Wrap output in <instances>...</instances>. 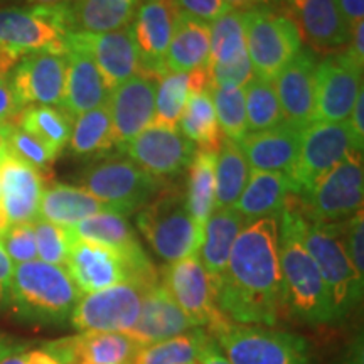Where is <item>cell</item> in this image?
<instances>
[{"label": "cell", "mask_w": 364, "mask_h": 364, "mask_svg": "<svg viewBox=\"0 0 364 364\" xmlns=\"http://www.w3.org/2000/svg\"><path fill=\"white\" fill-rule=\"evenodd\" d=\"M218 152L196 149L188 171L186 204L194 225L204 235V228L215 209V171Z\"/></svg>", "instance_id": "836d02e7"}, {"label": "cell", "mask_w": 364, "mask_h": 364, "mask_svg": "<svg viewBox=\"0 0 364 364\" xmlns=\"http://www.w3.org/2000/svg\"><path fill=\"white\" fill-rule=\"evenodd\" d=\"M118 149L127 154V159L159 179L181 174L196 154V145L179 130L154 125H149L130 142L118 145Z\"/></svg>", "instance_id": "e0dca14e"}, {"label": "cell", "mask_w": 364, "mask_h": 364, "mask_svg": "<svg viewBox=\"0 0 364 364\" xmlns=\"http://www.w3.org/2000/svg\"><path fill=\"white\" fill-rule=\"evenodd\" d=\"M196 327L171 297L161 282L142 292V307L129 336L140 346H149L186 334Z\"/></svg>", "instance_id": "d4e9b609"}, {"label": "cell", "mask_w": 364, "mask_h": 364, "mask_svg": "<svg viewBox=\"0 0 364 364\" xmlns=\"http://www.w3.org/2000/svg\"><path fill=\"white\" fill-rule=\"evenodd\" d=\"M247 53L257 78L275 81L279 73L302 49L295 22L268 7L243 12Z\"/></svg>", "instance_id": "9c48e42d"}, {"label": "cell", "mask_w": 364, "mask_h": 364, "mask_svg": "<svg viewBox=\"0 0 364 364\" xmlns=\"http://www.w3.org/2000/svg\"><path fill=\"white\" fill-rule=\"evenodd\" d=\"M0 364H61L58 358L43 344L41 348L19 346L14 351L0 358Z\"/></svg>", "instance_id": "681fc988"}, {"label": "cell", "mask_w": 364, "mask_h": 364, "mask_svg": "<svg viewBox=\"0 0 364 364\" xmlns=\"http://www.w3.org/2000/svg\"><path fill=\"white\" fill-rule=\"evenodd\" d=\"M19 343H16V341L9 338L7 334H2V332H0V358H4L16 348H19Z\"/></svg>", "instance_id": "680465c9"}, {"label": "cell", "mask_w": 364, "mask_h": 364, "mask_svg": "<svg viewBox=\"0 0 364 364\" xmlns=\"http://www.w3.org/2000/svg\"><path fill=\"white\" fill-rule=\"evenodd\" d=\"M302 130L289 124L263 132H248L240 149L253 171L292 174L297 162Z\"/></svg>", "instance_id": "4316f807"}, {"label": "cell", "mask_w": 364, "mask_h": 364, "mask_svg": "<svg viewBox=\"0 0 364 364\" xmlns=\"http://www.w3.org/2000/svg\"><path fill=\"white\" fill-rule=\"evenodd\" d=\"M299 233L324 280L334 307L336 322L344 321L361 304L364 279L356 272L346 253L338 225H326L311 220L304 203H300Z\"/></svg>", "instance_id": "277c9868"}, {"label": "cell", "mask_w": 364, "mask_h": 364, "mask_svg": "<svg viewBox=\"0 0 364 364\" xmlns=\"http://www.w3.org/2000/svg\"><path fill=\"white\" fill-rule=\"evenodd\" d=\"M349 127H351L354 136L359 144L364 145V91L358 95L356 103H354L351 115L348 118Z\"/></svg>", "instance_id": "db71d44e"}, {"label": "cell", "mask_w": 364, "mask_h": 364, "mask_svg": "<svg viewBox=\"0 0 364 364\" xmlns=\"http://www.w3.org/2000/svg\"><path fill=\"white\" fill-rule=\"evenodd\" d=\"M100 213L122 215L115 206L102 203L83 188L66 184H53L46 188L39 204V218L63 228H73Z\"/></svg>", "instance_id": "f1b7e54d"}, {"label": "cell", "mask_w": 364, "mask_h": 364, "mask_svg": "<svg viewBox=\"0 0 364 364\" xmlns=\"http://www.w3.org/2000/svg\"><path fill=\"white\" fill-rule=\"evenodd\" d=\"M363 90V65L348 51L317 63L316 122H346Z\"/></svg>", "instance_id": "9a60e30c"}, {"label": "cell", "mask_w": 364, "mask_h": 364, "mask_svg": "<svg viewBox=\"0 0 364 364\" xmlns=\"http://www.w3.org/2000/svg\"><path fill=\"white\" fill-rule=\"evenodd\" d=\"M44 174L6 152L0 159V201L11 225L39 218Z\"/></svg>", "instance_id": "cb8c5ba5"}, {"label": "cell", "mask_w": 364, "mask_h": 364, "mask_svg": "<svg viewBox=\"0 0 364 364\" xmlns=\"http://www.w3.org/2000/svg\"><path fill=\"white\" fill-rule=\"evenodd\" d=\"M31 6H58V4H66L70 0H27Z\"/></svg>", "instance_id": "94428289"}, {"label": "cell", "mask_w": 364, "mask_h": 364, "mask_svg": "<svg viewBox=\"0 0 364 364\" xmlns=\"http://www.w3.org/2000/svg\"><path fill=\"white\" fill-rule=\"evenodd\" d=\"M211 97L221 132L226 139L240 144L248 134L243 88L233 85L213 86Z\"/></svg>", "instance_id": "7bdbcfd3"}, {"label": "cell", "mask_w": 364, "mask_h": 364, "mask_svg": "<svg viewBox=\"0 0 364 364\" xmlns=\"http://www.w3.org/2000/svg\"><path fill=\"white\" fill-rule=\"evenodd\" d=\"M363 193V152H353L327 172L302 203L311 220L332 225L361 211Z\"/></svg>", "instance_id": "8fae6325"}, {"label": "cell", "mask_w": 364, "mask_h": 364, "mask_svg": "<svg viewBox=\"0 0 364 364\" xmlns=\"http://www.w3.org/2000/svg\"><path fill=\"white\" fill-rule=\"evenodd\" d=\"M66 46L83 49L93 58L110 93L125 81L144 73L130 26L103 34L73 31L68 34Z\"/></svg>", "instance_id": "2e32d148"}, {"label": "cell", "mask_w": 364, "mask_h": 364, "mask_svg": "<svg viewBox=\"0 0 364 364\" xmlns=\"http://www.w3.org/2000/svg\"><path fill=\"white\" fill-rule=\"evenodd\" d=\"M81 295L65 267L34 260L14 270L9 307L33 324H63Z\"/></svg>", "instance_id": "3957f363"}, {"label": "cell", "mask_w": 364, "mask_h": 364, "mask_svg": "<svg viewBox=\"0 0 364 364\" xmlns=\"http://www.w3.org/2000/svg\"><path fill=\"white\" fill-rule=\"evenodd\" d=\"M4 250L14 263L38 260V247H36V236L31 223H16L7 228V231L0 236Z\"/></svg>", "instance_id": "bcb514c9"}, {"label": "cell", "mask_w": 364, "mask_h": 364, "mask_svg": "<svg viewBox=\"0 0 364 364\" xmlns=\"http://www.w3.org/2000/svg\"><path fill=\"white\" fill-rule=\"evenodd\" d=\"M65 268L81 294H93L118 284H134L142 289L132 263L105 245L73 238Z\"/></svg>", "instance_id": "5bb4252c"}, {"label": "cell", "mask_w": 364, "mask_h": 364, "mask_svg": "<svg viewBox=\"0 0 364 364\" xmlns=\"http://www.w3.org/2000/svg\"><path fill=\"white\" fill-rule=\"evenodd\" d=\"M206 332L231 364H316L307 341L292 332L230 318Z\"/></svg>", "instance_id": "8992f818"}, {"label": "cell", "mask_w": 364, "mask_h": 364, "mask_svg": "<svg viewBox=\"0 0 364 364\" xmlns=\"http://www.w3.org/2000/svg\"><path fill=\"white\" fill-rule=\"evenodd\" d=\"M316 70L314 53L300 49L273 81L284 122L299 130L316 122Z\"/></svg>", "instance_id": "7402d4cb"}, {"label": "cell", "mask_w": 364, "mask_h": 364, "mask_svg": "<svg viewBox=\"0 0 364 364\" xmlns=\"http://www.w3.org/2000/svg\"><path fill=\"white\" fill-rule=\"evenodd\" d=\"M83 189L127 216L147 204L162 188V179L145 172L130 159H103L81 176Z\"/></svg>", "instance_id": "30bf717a"}, {"label": "cell", "mask_w": 364, "mask_h": 364, "mask_svg": "<svg viewBox=\"0 0 364 364\" xmlns=\"http://www.w3.org/2000/svg\"><path fill=\"white\" fill-rule=\"evenodd\" d=\"M338 2L339 12L343 14L344 21L348 26L353 27L363 22L364 19V0H336Z\"/></svg>", "instance_id": "f5cc1de1"}, {"label": "cell", "mask_w": 364, "mask_h": 364, "mask_svg": "<svg viewBox=\"0 0 364 364\" xmlns=\"http://www.w3.org/2000/svg\"><path fill=\"white\" fill-rule=\"evenodd\" d=\"M136 225L154 252L167 263L198 255L204 240L189 215L186 189L179 186H162L139 209Z\"/></svg>", "instance_id": "5b68a950"}, {"label": "cell", "mask_w": 364, "mask_h": 364, "mask_svg": "<svg viewBox=\"0 0 364 364\" xmlns=\"http://www.w3.org/2000/svg\"><path fill=\"white\" fill-rule=\"evenodd\" d=\"M44 346L61 364H132L142 348L120 332H80Z\"/></svg>", "instance_id": "603a6c76"}, {"label": "cell", "mask_w": 364, "mask_h": 364, "mask_svg": "<svg viewBox=\"0 0 364 364\" xmlns=\"http://www.w3.org/2000/svg\"><path fill=\"white\" fill-rule=\"evenodd\" d=\"M292 19L300 38L312 48L336 49L349 46L351 27L339 12L336 0H289Z\"/></svg>", "instance_id": "484cf974"}, {"label": "cell", "mask_w": 364, "mask_h": 364, "mask_svg": "<svg viewBox=\"0 0 364 364\" xmlns=\"http://www.w3.org/2000/svg\"><path fill=\"white\" fill-rule=\"evenodd\" d=\"M142 289L118 284L85 294L73 309L70 322L78 332H120L129 334L142 307Z\"/></svg>", "instance_id": "4fadbf2b"}, {"label": "cell", "mask_w": 364, "mask_h": 364, "mask_svg": "<svg viewBox=\"0 0 364 364\" xmlns=\"http://www.w3.org/2000/svg\"><path fill=\"white\" fill-rule=\"evenodd\" d=\"M196 364H231V363L223 356L220 348H218L216 343L211 338V341L206 344V348H204L201 354H199L198 363Z\"/></svg>", "instance_id": "9f6ffc18"}, {"label": "cell", "mask_w": 364, "mask_h": 364, "mask_svg": "<svg viewBox=\"0 0 364 364\" xmlns=\"http://www.w3.org/2000/svg\"><path fill=\"white\" fill-rule=\"evenodd\" d=\"M73 31L90 34L113 33L129 27L134 21L139 0H70Z\"/></svg>", "instance_id": "d6a6232c"}, {"label": "cell", "mask_w": 364, "mask_h": 364, "mask_svg": "<svg viewBox=\"0 0 364 364\" xmlns=\"http://www.w3.org/2000/svg\"><path fill=\"white\" fill-rule=\"evenodd\" d=\"M300 203L297 194L290 193L280 213V268L285 285L289 314L311 326L336 322L334 307L326 284L312 257L304 247L299 233Z\"/></svg>", "instance_id": "7a4b0ae2"}, {"label": "cell", "mask_w": 364, "mask_h": 364, "mask_svg": "<svg viewBox=\"0 0 364 364\" xmlns=\"http://www.w3.org/2000/svg\"><path fill=\"white\" fill-rule=\"evenodd\" d=\"M68 145L76 156H93L117 145L107 105L76 117Z\"/></svg>", "instance_id": "ab89813d"}, {"label": "cell", "mask_w": 364, "mask_h": 364, "mask_svg": "<svg viewBox=\"0 0 364 364\" xmlns=\"http://www.w3.org/2000/svg\"><path fill=\"white\" fill-rule=\"evenodd\" d=\"M245 221L235 208H215L204 228V240L199 248V260L213 284L221 279L230 260L231 250Z\"/></svg>", "instance_id": "4dcf8cb0"}, {"label": "cell", "mask_w": 364, "mask_h": 364, "mask_svg": "<svg viewBox=\"0 0 364 364\" xmlns=\"http://www.w3.org/2000/svg\"><path fill=\"white\" fill-rule=\"evenodd\" d=\"M211 48H209V68H226L247 61V39H245L243 12L228 11L213 21Z\"/></svg>", "instance_id": "8d00e7d4"}, {"label": "cell", "mask_w": 364, "mask_h": 364, "mask_svg": "<svg viewBox=\"0 0 364 364\" xmlns=\"http://www.w3.org/2000/svg\"><path fill=\"white\" fill-rule=\"evenodd\" d=\"M73 33L68 4L0 9V46L21 54H66V38Z\"/></svg>", "instance_id": "52a82bcc"}, {"label": "cell", "mask_w": 364, "mask_h": 364, "mask_svg": "<svg viewBox=\"0 0 364 364\" xmlns=\"http://www.w3.org/2000/svg\"><path fill=\"white\" fill-rule=\"evenodd\" d=\"M279 241V216L252 221L240 231L215 284L218 307L231 322L273 327L289 314Z\"/></svg>", "instance_id": "6da1fadb"}, {"label": "cell", "mask_w": 364, "mask_h": 364, "mask_svg": "<svg viewBox=\"0 0 364 364\" xmlns=\"http://www.w3.org/2000/svg\"><path fill=\"white\" fill-rule=\"evenodd\" d=\"M73 238L91 241V243L105 245V247L117 250L132 263L139 275L142 289L156 285L157 272L152 262L145 255L142 245L139 243L134 228L129 225L127 218L118 213H100L80 221L78 225L68 228Z\"/></svg>", "instance_id": "ffe728a7"}, {"label": "cell", "mask_w": 364, "mask_h": 364, "mask_svg": "<svg viewBox=\"0 0 364 364\" xmlns=\"http://www.w3.org/2000/svg\"><path fill=\"white\" fill-rule=\"evenodd\" d=\"M211 91L213 88L189 95L179 127L182 130L181 134L193 144H198L199 149L218 152L225 135L218 124Z\"/></svg>", "instance_id": "e575fe53"}, {"label": "cell", "mask_w": 364, "mask_h": 364, "mask_svg": "<svg viewBox=\"0 0 364 364\" xmlns=\"http://www.w3.org/2000/svg\"><path fill=\"white\" fill-rule=\"evenodd\" d=\"M211 341L206 329H193L177 338L142 346L132 364H196Z\"/></svg>", "instance_id": "f35d334b"}, {"label": "cell", "mask_w": 364, "mask_h": 364, "mask_svg": "<svg viewBox=\"0 0 364 364\" xmlns=\"http://www.w3.org/2000/svg\"><path fill=\"white\" fill-rule=\"evenodd\" d=\"M9 78H11V76H9ZM9 78H0V122L16 118L22 110H24V108H21L16 102L11 80Z\"/></svg>", "instance_id": "816d5d0a"}, {"label": "cell", "mask_w": 364, "mask_h": 364, "mask_svg": "<svg viewBox=\"0 0 364 364\" xmlns=\"http://www.w3.org/2000/svg\"><path fill=\"white\" fill-rule=\"evenodd\" d=\"M66 56L31 53L21 59L11 75L14 97L21 108L34 105H61L66 85Z\"/></svg>", "instance_id": "d6986e66"}, {"label": "cell", "mask_w": 364, "mask_h": 364, "mask_svg": "<svg viewBox=\"0 0 364 364\" xmlns=\"http://www.w3.org/2000/svg\"><path fill=\"white\" fill-rule=\"evenodd\" d=\"M179 9L174 0H142L136 7L130 29L139 53L144 73L161 76L166 75V58L174 34L176 16Z\"/></svg>", "instance_id": "ac0fdd59"}, {"label": "cell", "mask_w": 364, "mask_h": 364, "mask_svg": "<svg viewBox=\"0 0 364 364\" xmlns=\"http://www.w3.org/2000/svg\"><path fill=\"white\" fill-rule=\"evenodd\" d=\"M161 284L196 329L208 331L226 318L218 307L215 284L198 255L169 263L164 268Z\"/></svg>", "instance_id": "7c38bea8"}, {"label": "cell", "mask_w": 364, "mask_h": 364, "mask_svg": "<svg viewBox=\"0 0 364 364\" xmlns=\"http://www.w3.org/2000/svg\"><path fill=\"white\" fill-rule=\"evenodd\" d=\"M223 2L226 4L228 11L248 12V11H255V9L268 7L272 0H223Z\"/></svg>", "instance_id": "6f0895ef"}, {"label": "cell", "mask_w": 364, "mask_h": 364, "mask_svg": "<svg viewBox=\"0 0 364 364\" xmlns=\"http://www.w3.org/2000/svg\"><path fill=\"white\" fill-rule=\"evenodd\" d=\"M66 85L61 107L70 117L107 105L110 91L100 75L93 58L83 49L66 46Z\"/></svg>", "instance_id": "83f0119b"}, {"label": "cell", "mask_w": 364, "mask_h": 364, "mask_svg": "<svg viewBox=\"0 0 364 364\" xmlns=\"http://www.w3.org/2000/svg\"><path fill=\"white\" fill-rule=\"evenodd\" d=\"M159 78L140 73L110 93L107 107L110 112L113 136L117 145L130 142L152 124L156 113Z\"/></svg>", "instance_id": "44dd1931"}, {"label": "cell", "mask_w": 364, "mask_h": 364, "mask_svg": "<svg viewBox=\"0 0 364 364\" xmlns=\"http://www.w3.org/2000/svg\"><path fill=\"white\" fill-rule=\"evenodd\" d=\"M189 95L191 88L188 73L169 71L161 76L156 95V113H154V120L150 125L177 130Z\"/></svg>", "instance_id": "b9f144b4"}, {"label": "cell", "mask_w": 364, "mask_h": 364, "mask_svg": "<svg viewBox=\"0 0 364 364\" xmlns=\"http://www.w3.org/2000/svg\"><path fill=\"white\" fill-rule=\"evenodd\" d=\"M292 193V181L282 172L252 171L235 209L245 225L268 216H280L287 198Z\"/></svg>", "instance_id": "f546056e"}, {"label": "cell", "mask_w": 364, "mask_h": 364, "mask_svg": "<svg viewBox=\"0 0 364 364\" xmlns=\"http://www.w3.org/2000/svg\"><path fill=\"white\" fill-rule=\"evenodd\" d=\"M9 226H11V223H9V218L6 215V211H4L2 203H0V236L6 233Z\"/></svg>", "instance_id": "91938a15"}, {"label": "cell", "mask_w": 364, "mask_h": 364, "mask_svg": "<svg viewBox=\"0 0 364 364\" xmlns=\"http://www.w3.org/2000/svg\"><path fill=\"white\" fill-rule=\"evenodd\" d=\"M363 152L349 122H314L302 130L295 167L290 174L292 193L306 199L314 186L349 154Z\"/></svg>", "instance_id": "ba28073f"}, {"label": "cell", "mask_w": 364, "mask_h": 364, "mask_svg": "<svg viewBox=\"0 0 364 364\" xmlns=\"http://www.w3.org/2000/svg\"><path fill=\"white\" fill-rule=\"evenodd\" d=\"M14 270H16L14 262L4 250L2 241H0V307H9Z\"/></svg>", "instance_id": "f907efd6"}, {"label": "cell", "mask_w": 364, "mask_h": 364, "mask_svg": "<svg viewBox=\"0 0 364 364\" xmlns=\"http://www.w3.org/2000/svg\"><path fill=\"white\" fill-rule=\"evenodd\" d=\"M211 27L189 14L177 12L174 34L167 51L166 66L171 73H191L209 61Z\"/></svg>", "instance_id": "1f68e13d"}, {"label": "cell", "mask_w": 364, "mask_h": 364, "mask_svg": "<svg viewBox=\"0 0 364 364\" xmlns=\"http://www.w3.org/2000/svg\"><path fill=\"white\" fill-rule=\"evenodd\" d=\"M343 247L356 272L364 279V216L363 209L348 220L336 223Z\"/></svg>", "instance_id": "7dc6e473"}, {"label": "cell", "mask_w": 364, "mask_h": 364, "mask_svg": "<svg viewBox=\"0 0 364 364\" xmlns=\"http://www.w3.org/2000/svg\"><path fill=\"white\" fill-rule=\"evenodd\" d=\"M174 4L181 12L189 14L208 24L228 12L226 4L223 0H174Z\"/></svg>", "instance_id": "c3c4849f"}, {"label": "cell", "mask_w": 364, "mask_h": 364, "mask_svg": "<svg viewBox=\"0 0 364 364\" xmlns=\"http://www.w3.org/2000/svg\"><path fill=\"white\" fill-rule=\"evenodd\" d=\"M16 122L21 129L39 139L58 156L71 139L73 122L65 110L61 112L53 107L34 105V107L24 108Z\"/></svg>", "instance_id": "74e56055"}, {"label": "cell", "mask_w": 364, "mask_h": 364, "mask_svg": "<svg viewBox=\"0 0 364 364\" xmlns=\"http://www.w3.org/2000/svg\"><path fill=\"white\" fill-rule=\"evenodd\" d=\"M31 225L34 230L39 260L51 263V265L65 267L73 241L70 230L46 221L43 218H36L34 221H31Z\"/></svg>", "instance_id": "f6af8a7d"}, {"label": "cell", "mask_w": 364, "mask_h": 364, "mask_svg": "<svg viewBox=\"0 0 364 364\" xmlns=\"http://www.w3.org/2000/svg\"><path fill=\"white\" fill-rule=\"evenodd\" d=\"M16 118L2 122L7 152L27 162L43 174H48L49 169H51V164L58 159V154L53 152L48 145L36 139L34 135H31L29 132L21 129L17 125Z\"/></svg>", "instance_id": "ee69618b"}, {"label": "cell", "mask_w": 364, "mask_h": 364, "mask_svg": "<svg viewBox=\"0 0 364 364\" xmlns=\"http://www.w3.org/2000/svg\"><path fill=\"white\" fill-rule=\"evenodd\" d=\"M245 110H247V125L250 132L270 130L284 124L280 103L277 98L273 81H267L253 76L245 85Z\"/></svg>", "instance_id": "60d3db41"}, {"label": "cell", "mask_w": 364, "mask_h": 364, "mask_svg": "<svg viewBox=\"0 0 364 364\" xmlns=\"http://www.w3.org/2000/svg\"><path fill=\"white\" fill-rule=\"evenodd\" d=\"M250 177V166L240 144L223 139L216 156L215 208H233Z\"/></svg>", "instance_id": "d590c367"}, {"label": "cell", "mask_w": 364, "mask_h": 364, "mask_svg": "<svg viewBox=\"0 0 364 364\" xmlns=\"http://www.w3.org/2000/svg\"><path fill=\"white\" fill-rule=\"evenodd\" d=\"M348 53L364 66V22H359L353 27L351 41H349Z\"/></svg>", "instance_id": "11a10c76"}, {"label": "cell", "mask_w": 364, "mask_h": 364, "mask_svg": "<svg viewBox=\"0 0 364 364\" xmlns=\"http://www.w3.org/2000/svg\"><path fill=\"white\" fill-rule=\"evenodd\" d=\"M0 203H2V201H0Z\"/></svg>", "instance_id": "be15d7a7"}, {"label": "cell", "mask_w": 364, "mask_h": 364, "mask_svg": "<svg viewBox=\"0 0 364 364\" xmlns=\"http://www.w3.org/2000/svg\"><path fill=\"white\" fill-rule=\"evenodd\" d=\"M7 152V145H6V136H4V129H2V122H0V159H2L4 154Z\"/></svg>", "instance_id": "6125c7cd"}]
</instances>
